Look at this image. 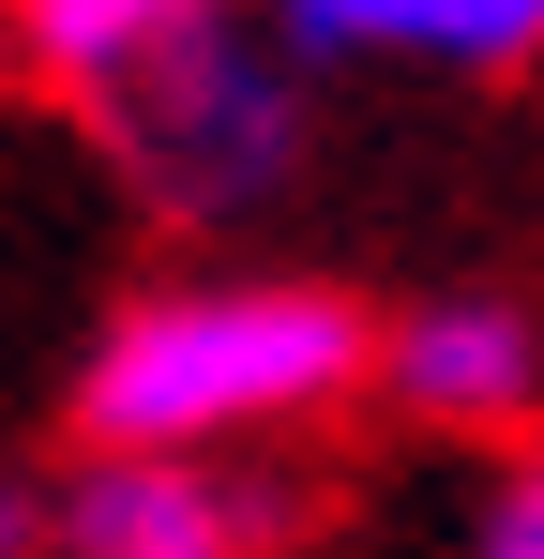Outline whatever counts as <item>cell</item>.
<instances>
[{
	"label": "cell",
	"instance_id": "cell-1",
	"mask_svg": "<svg viewBox=\"0 0 544 559\" xmlns=\"http://www.w3.org/2000/svg\"><path fill=\"white\" fill-rule=\"evenodd\" d=\"M378 318L318 273H197L137 287L76 348V439L91 454H227L272 424H318L378 378Z\"/></svg>",
	"mask_w": 544,
	"mask_h": 559
},
{
	"label": "cell",
	"instance_id": "cell-2",
	"mask_svg": "<svg viewBox=\"0 0 544 559\" xmlns=\"http://www.w3.org/2000/svg\"><path fill=\"white\" fill-rule=\"evenodd\" d=\"M91 121H106V152L167 197L181 227H227V212L287 197V167H303V61L258 46L243 15H212V31H181L167 61L121 106H91Z\"/></svg>",
	"mask_w": 544,
	"mask_h": 559
},
{
	"label": "cell",
	"instance_id": "cell-3",
	"mask_svg": "<svg viewBox=\"0 0 544 559\" xmlns=\"http://www.w3.org/2000/svg\"><path fill=\"white\" fill-rule=\"evenodd\" d=\"M287 530L303 484L227 454H91L61 484V559H272Z\"/></svg>",
	"mask_w": 544,
	"mask_h": 559
},
{
	"label": "cell",
	"instance_id": "cell-4",
	"mask_svg": "<svg viewBox=\"0 0 544 559\" xmlns=\"http://www.w3.org/2000/svg\"><path fill=\"white\" fill-rule=\"evenodd\" d=\"M378 393H393L409 424H453V439H515V424L544 408V318L499 302V287H453V302H424V318H393Z\"/></svg>",
	"mask_w": 544,
	"mask_h": 559
},
{
	"label": "cell",
	"instance_id": "cell-5",
	"mask_svg": "<svg viewBox=\"0 0 544 559\" xmlns=\"http://www.w3.org/2000/svg\"><path fill=\"white\" fill-rule=\"evenodd\" d=\"M212 15H227V0H0V46H15L46 92L121 106V92L181 46V31H212Z\"/></svg>",
	"mask_w": 544,
	"mask_h": 559
},
{
	"label": "cell",
	"instance_id": "cell-6",
	"mask_svg": "<svg viewBox=\"0 0 544 559\" xmlns=\"http://www.w3.org/2000/svg\"><path fill=\"white\" fill-rule=\"evenodd\" d=\"M424 61L515 76V61H544V0H424Z\"/></svg>",
	"mask_w": 544,
	"mask_h": 559
},
{
	"label": "cell",
	"instance_id": "cell-7",
	"mask_svg": "<svg viewBox=\"0 0 544 559\" xmlns=\"http://www.w3.org/2000/svg\"><path fill=\"white\" fill-rule=\"evenodd\" d=\"M469 559H544V439H515V468L484 484V514H469Z\"/></svg>",
	"mask_w": 544,
	"mask_h": 559
},
{
	"label": "cell",
	"instance_id": "cell-8",
	"mask_svg": "<svg viewBox=\"0 0 544 559\" xmlns=\"http://www.w3.org/2000/svg\"><path fill=\"white\" fill-rule=\"evenodd\" d=\"M0 559H31V499L15 484H0Z\"/></svg>",
	"mask_w": 544,
	"mask_h": 559
}]
</instances>
